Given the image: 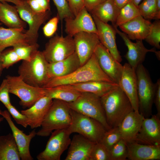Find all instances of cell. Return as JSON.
<instances>
[{
  "label": "cell",
  "mask_w": 160,
  "mask_h": 160,
  "mask_svg": "<svg viewBox=\"0 0 160 160\" xmlns=\"http://www.w3.org/2000/svg\"><path fill=\"white\" fill-rule=\"evenodd\" d=\"M92 81L114 82L101 69L94 53L85 64L74 72L66 76L50 79L43 88H51Z\"/></svg>",
  "instance_id": "cell-1"
},
{
  "label": "cell",
  "mask_w": 160,
  "mask_h": 160,
  "mask_svg": "<svg viewBox=\"0 0 160 160\" xmlns=\"http://www.w3.org/2000/svg\"><path fill=\"white\" fill-rule=\"evenodd\" d=\"M100 97L111 128L118 127L125 116L134 111L129 99L119 86Z\"/></svg>",
  "instance_id": "cell-2"
},
{
  "label": "cell",
  "mask_w": 160,
  "mask_h": 160,
  "mask_svg": "<svg viewBox=\"0 0 160 160\" xmlns=\"http://www.w3.org/2000/svg\"><path fill=\"white\" fill-rule=\"evenodd\" d=\"M48 63L42 52L38 50L30 60L23 61L18 68L19 76L28 84L43 88L49 80Z\"/></svg>",
  "instance_id": "cell-3"
},
{
  "label": "cell",
  "mask_w": 160,
  "mask_h": 160,
  "mask_svg": "<svg viewBox=\"0 0 160 160\" xmlns=\"http://www.w3.org/2000/svg\"><path fill=\"white\" fill-rule=\"evenodd\" d=\"M70 108L67 103L53 99L41 126L36 135L42 137L49 135L53 131L68 128L72 123Z\"/></svg>",
  "instance_id": "cell-4"
},
{
  "label": "cell",
  "mask_w": 160,
  "mask_h": 160,
  "mask_svg": "<svg viewBox=\"0 0 160 160\" xmlns=\"http://www.w3.org/2000/svg\"><path fill=\"white\" fill-rule=\"evenodd\" d=\"M72 123L67 128L71 134L77 133L95 143L101 142L106 130L97 120L70 108Z\"/></svg>",
  "instance_id": "cell-5"
},
{
  "label": "cell",
  "mask_w": 160,
  "mask_h": 160,
  "mask_svg": "<svg viewBox=\"0 0 160 160\" xmlns=\"http://www.w3.org/2000/svg\"><path fill=\"white\" fill-rule=\"evenodd\" d=\"M137 81V95L139 112L145 118L152 114L155 92V85L149 74L143 64L136 69Z\"/></svg>",
  "instance_id": "cell-6"
},
{
  "label": "cell",
  "mask_w": 160,
  "mask_h": 160,
  "mask_svg": "<svg viewBox=\"0 0 160 160\" xmlns=\"http://www.w3.org/2000/svg\"><path fill=\"white\" fill-rule=\"evenodd\" d=\"M67 103L71 109L97 120L107 130L111 129L107 122L100 97L90 93L81 92L76 100Z\"/></svg>",
  "instance_id": "cell-7"
},
{
  "label": "cell",
  "mask_w": 160,
  "mask_h": 160,
  "mask_svg": "<svg viewBox=\"0 0 160 160\" xmlns=\"http://www.w3.org/2000/svg\"><path fill=\"white\" fill-rule=\"evenodd\" d=\"M6 79L9 85V93L15 95L20 98V104L24 108L30 107L37 101L45 96L44 88L30 85L19 76L8 75Z\"/></svg>",
  "instance_id": "cell-8"
},
{
  "label": "cell",
  "mask_w": 160,
  "mask_h": 160,
  "mask_svg": "<svg viewBox=\"0 0 160 160\" xmlns=\"http://www.w3.org/2000/svg\"><path fill=\"white\" fill-rule=\"evenodd\" d=\"M75 52L73 37L56 35L49 39L42 52L47 61L50 63L64 60Z\"/></svg>",
  "instance_id": "cell-9"
},
{
  "label": "cell",
  "mask_w": 160,
  "mask_h": 160,
  "mask_svg": "<svg viewBox=\"0 0 160 160\" xmlns=\"http://www.w3.org/2000/svg\"><path fill=\"white\" fill-rule=\"evenodd\" d=\"M71 134L67 128L53 131L44 150L36 157L38 160H60L61 155L69 146Z\"/></svg>",
  "instance_id": "cell-10"
},
{
  "label": "cell",
  "mask_w": 160,
  "mask_h": 160,
  "mask_svg": "<svg viewBox=\"0 0 160 160\" xmlns=\"http://www.w3.org/2000/svg\"><path fill=\"white\" fill-rule=\"evenodd\" d=\"M15 6L21 18L28 25L26 34L37 42L38 30L41 25L49 18L50 10L43 13L35 12L30 8L26 0H24L21 4Z\"/></svg>",
  "instance_id": "cell-11"
},
{
  "label": "cell",
  "mask_w": 160,
  "mask_h": 160,
  "mask_svg": "<svg viewBox=\"0 0 160 160\" xmlns=\"http://www.w3.org/2000/svg\"><path fill=\"white\" fill-rule=\"evenodd\" d=\"M94 53L103 71L113 82L118 84L123 65L100 42L97 46Z\"/></svg>",
  "instance_id": "cell-12"
},
{
  "label": "cell",
  "mask_w": 160,
  "mask_h": 160,
  "mask_svg": "<svg viewBox=\"0 0 160 160\" xmlns=\"http://www.w3.org/2000/svg\"><path fill=\"white\" fill-rule=\"evenodd\" d=\"M116 33L122 38L128 51L124 55L128 64L136 70L138 66L145 60L146 55L148 52H153L156 55L159 51H156L155 48L150 49L146 48L144 46L142 40H137L136 42H132L127 35L118 29L117 27L113 26Z\"/></svg>",
  "instance_id": "cell-13"
},
{
  "label": "cell",
  "mask_w": 160,
  "mask_h": 160,
  "mask_svg": "<svg viewBox=\"0 0 160 160\" xmlns=\"http://www.w3.org/2000/svg\"><path fill=\"white\" fill-rule=\"evenodd\" d=\"M144 118L134 142L160 145V116L157 114Z\"/></svg>",
  "instance_id": "cell-14"
},
{
  "label": "cell",
  "mask_w": 160,
  "mask_h": 160,
  "mask_svg": "<svg viewBox=\"0 0 160 160\" xmlns=\"http://www.w3.org/2000/svg\"><path fill=\"white\" fill-rule=\"evenodd\" d=\"M118 85L129 99L133 110L139 111L137 81L136 70L128 63L123 65Z\"/></svg>",
  "instance_id": "cell-15"
},
{
  "label": "cell",
  "mask_w": 160,
  "mask_h": 160,
  "mask_svg": "<svg viewBox=\"0 0 160 160\" xmlns=\"http://www.w3.org/2000/svg\"><path fill=\"white\" fill-rule=\"evenodd\" d=\"M65 31L72 37L81 32H88L97 34L96 27L93 17L85 7L74 17L64 19Z\"/></svg>",
  "instance_id": "cell-16"
},
{
  "label": "cell",
  "mask_w": 160,
  "mask_h": 160,
  "mask_svg": "<svg viewBox=\"0 0 160 160\" xmlns=\"http://www.w3.org/2000/svg\"><path fill=\"white\" fill-rule=\"evenodd\" d=\"M73 37L75 52L81 66L92 57L100 41L97 34L92 33L81 32L75 34Z\"/></svg>",
  "instance_id": "cell-17"
},
{
  "label": "cell",
  "mask_w": 160,
  "mask_h": 160,
  "mask_svg": "<svg viewBox=\"0 0 160 160\" xmlns=\"http://www.w3.org/2000/svg\"><path fill=\"white\" fill-rule=\"evenodd\" d=\"M92 16L97 30V35L100 42L107 49L115 59L121 63L122 59L116 42V32L113 26L104 23L93 15Z\"/></svg>",
  "instance_id": "cell-18"
},
{
  "label": "cell",
  "mask_w": 160,
  "mask_h": 160,
  "mask_svg": "<svg viewBox=\"0 0 160 160\" xmlns=\"http://www.w3.org/2000/svg\"><path fill=\"white\" fill-rule=\"evenodd\" d=\"M2 116L6 119L12 130L19 150L21 160H33V158L30 152V145L31 140L36 135L35 129L26 135L15 125L8 111H2Z\"/></svg>",
  "instance_id": "cell-19"
},
{
  "label": "cell",
  "mask_w": 160,
  "mask_h": 160,
  "mask_svg": "<svg viewBox=\"0 0 160 160\" xmlns=\"http://www.w3.org/2000/svg\"><path fill=\"white\" fill-rule=\"evenodd\" d=\"M26 31H24V28L0 27V52L8 47L37 43L26 34Z\"/></svg>",
  "instance_id": "cell-20"
},
{
  "label": "cell",
  "mask_w": 160,
  "mask_h": 160,
  "mask_svg": "<svg viewBox=\"0 0 160 160\" xmlns=\"http://www.w3.org/2000/svg\"><path fill=\"white\" fill-rule=\"evenodd\" d=\"M52 101L53 99L45 96L28 109L21 111L27 118L28 125L31 129L41 126Z\"/></svg>",
  "instance_id": "cell-21"
},
{
  "label": "cell",
  "mask_w": 160,
  "mask_h": 160,
  "mask_svg": "<svg viewBox=\"0 0 160 160\" xmlns=\"http://www.w3.org/2000/svg\"><path fill=\"white\" fill-rule=\"evenodd\" d=\"M144 118L139 111H133L125 116L119 126L121 139L126 144L134 142Z\"/></svg>",
  "instance_id": "cell-22"
},
{
  "label": "cell",
  "mask_w": 160,
  "mask_h": 160,
  "mask_svg": "<svg viewBox=\"0 0 160 160\" xmlns=\"http://www.w3.org/2000/svg\"><path fill=\"white\" fill-rule=\"evenodd\" d=\"M152 24L148 20L140 15L119 27L130 39L143 40L150 33Z\"/></svg>",
  "instance_id": "cell-23"
},
{
  "label": "cell",
  "mask_w": 160,
  "mask_h": 160,
  "mask_svg": "<svg viewBox=\"0 0 160 160\" xmlns=\"http://www.w3.org/2000/svg\"><path fill=\"white\" fill-rule=\"evenodd\" d=\"M80 135H74L69 146L65 160H89L95 144Z\"/></svg>",
  "instance_id": "cell-24"
},
{
  "label": "cell",
  "mask_w": 160,
  "mask_h": 160,
  "mask_svg": "<svg viewBox=\"0 0 160 160\" xmlns=\"http://www.w3.org/2000/svg\"><path fill=\"white\" fill-rule=\"evenodd\" d=\"M80 66V61L76 52L64 60L49 63L48 74L49 80L68 75Z\"/></svg>",
  "instance_id": "cell-25"
},
{
  "label": "cell",
  "mask_w": 160,
  "mask_h": 160,
  "mask_svg": "<svg viewBox=\"0 0 160 160\" xmlns=\"http://www.w3.org/2000/svg\"><path fill=\"white\" fill-rule=\"evenodd\" d=\"M127 159L130 160H159L160 145H151L136 142L127 144Z\"/></svg>",
  "instance_id": "cell-26"
},
{
  "label": "cell",
  "mask_w": 160,
  "mask_h": 160,
  "mask_svg": "<svg viewBox=\"0 0 160 160\" xmlns=\"http://www.w3.org/2000/svg\"><path fill=\"white\" fill-rule=\"evenodd\" d=\"M62 86L73 89L80 92L92 93L100 97L119 85L114 82L92 81Z\"/></svg>",
  "instance_id": "cell-27"
},
{
  "label": "cell",
  "mask_w": 160,
  "mask_h": 160,
  "mask_svg": "<svg viewBox=\"0 0 160 160\" xmlns=\"http://www.w3.org/2000/svg\"><path fill=\"white\" fill-rule=\"evenodd\" d=\"M0 21L10 28H24L26 23L20 17L15 6L0 1Z\"/></svg>",
  "instance_id": "cell-28"
},
{
  "label": "cell",
  "mask_w": 160,
  "mask_h": 160,
  "mask_svg": "<svg viewBox=\"0 0 160 160\" xmlns=\"http://www.w3.org/2000/svg\"><path fill=\"white\" fill-rule=\"evenodd\" d=\"M120 10L113 0H106L95 6L90 12L101 21L105 23L111 22L114 25Z\"/></svg>",
  "instance_id": "cell-29"
},
{
  "label": "cell",
  "mask_w": 160,
  "mask_h": 160,
  "mask_svg": "<svg viewBox=\"0 0 160 160\" xmlns=\"http://www.w3.org/2000/svg\"><path fill=\"white\" fill-rule=\"evenodd\" d=\"M21 160L12 134L0 136V160Z\"/></svg>",
  "instance_id": "cell-30"
},
{
  "label": "cell",
  "mask_w": 160,
  "mask_h": 160,
  "mask_svg": "<svg viewBox=\"0 0 160 160\" xmlns=\"http://www.w3.org/2000/svg\"><path fill=\"white\" fill-rule=\"evenodd\" d=\"M44 88L45 96L53 100H58L67 103L75 101L81 94L76 90L62 86Z\"/></svg>",
  "instance_id": "cell-31"
},
{
  "label": "cell",
  "mask_w": 160,
  "mask_h": 160,
  "mask_svg": "<svg viewBox=\"0 0 160 160\" xmlns=\"http://www.w3.org/2000/svg\"><path fill=\"white\" fill-rule=\"evenodd\" d=\"M141 15L137 7L131 1L120 9L115 25L116 27Z\"/></svg>",
  "instance_id": "cell-32"
},
{
  "label": "cell",
  "mask_w": 160,
  "mask_h": 160,
  "mask_svg": "<svg viewBox=\"0 0 160 160\" xmlns=\"http://www.w3.org/2000/svg\"><path fill=\"white\" fill-rule=\"evenodd\" d=\"M39 47L37 43L28 45L17 46L13 48L21 60L28 61L30 60L38 51Z\"/></svg>",
  "instance_id": "cell-33"
},
{
  "label": "cell",
  "mask_w": 160,
  "mask_h": 160,
  "mask_svg": "<svg viewBox=\"0 0 160 160\" xmlns=\"http://www.w3.org/2000/svg\"><path fill=\"white\" fill-rule=\"evenodd\" d=\"M111 160H125L128 151L126 143L122 139L114 144L110 150Z\"/></svg>",
  "instance_id": "cell-34"
},
{
  "label": "cell",
  "mask_w": 160,
  "mask_h": 160,
  "mask_svg": "<svg viewBox=\"0 0 160 160\" xmlns=\"http://www.w3.org/2000/svg\"><path fill=\"white\" fill-rule=\"evenodd\" d=\"M121 139V134L117 127L106 130L100 142L110 151L111 148Z\"/></svg>",
  "instance_id": "cell-35"
},
{
  "label": "cell",
  "mask_w": 160,
  "mask_h": 160,
  "mask_svg": "<svg viewBox=\"0 0 160 160\" xmlns=\"http://www.w3.org/2000/svg\"><path fill=\"white\" fill-rule=\"evenodd\" d=\"M89 160H111L109 150L101 142L95 143Z\"/></svg>",
  "instance_id": "cell-36"
},
{
  "label": "cell",
  "mask_w": 160,
  "mask_h": 160,
  "mask_svg": "<svg viewBox=\"0 0 160 160\" xmlns=\"http://www.w3.org/2000/svg\"><path fill=\"white\" fill-rule=\"evenodd\" d=\"M152 23L151 31L145 40L150 45L160 49V20H156Z\"/></svg>",
  "instance_id": "cell-37"
},
{
  "label": "cell",
  "mask_w": 160,
  "mask_h": 160,
  "mask_svg": "<svg viewBox=\"0 0 160 160\" xmlns=\"http://www.w3.org/2000/svg\"><path fill=\"white\" fill-rule=\"evenodd\" d=\"M0 59L4 69L8 68L21 60L13 48L1 52Z\"/></svg>",
  "instance_id": "cell-38"
},
{
  "label": "cell",
  "mask_w": 160,
  "mask_h": 160,
  "mask_svg": "<svg viewBox=\"0 0 160 160\" xmlns=\"http://www.w3.org/2000/svg\"><path fill=\"white\" fill-rule=\"evenodd\" d=\"M156 0H144L137 6L140 15L145 19L150 20L156 7Z\"/></svg>",
  "instance_id": "cell-39"
},
{
  "label": "cell",
  "mask_w": 160,
  "mask_h": 160,
  "mask_svg": "<svg viewBox=\"0 0 160 160\" xmlns=\"http://www.w3.org/2000/svg\"><path fill=\"white\" fill-rule=\"evenodd\" d=\"M52 0L57 8V15L61 21L67 18L75 17L69 9L67 0Z\"/></svg>",
  "instance_id": "cell-40"
},
{
  "label": "cell",
  "mask_w": 160,
  "mask_h": 160,
  "mask_svg": "<svg viewBox=\"0 0 160 160\" xmlns=\"http://www.w3.org/2000/svg\"><path fill=\"white\" fill-rule=\"evenodd\" d=\"M6 107L17 124L21 125L25 128L28 126L26 117L21 113H20L11 104Z\"/></svg>",
  "instance_id": "cell-41"
},
{
  "label": "cell",
  "mask_w": 160,
  "mask_h": 160,
  "mask_svg": "<svg viewBox=\"0 0 160 160\" xmlns=\"http://www.w3.org/2000/svg\"><path fill=\"white\" fill-rule=\"evenodd\" d=\"M59 20V18L57 15L56 16L50 19L44 25L43 28V31L46 37H51L55 33Z\"/></svg>",
  "instance_id": "cell-42"
},
{
  "label": "cell",
  "mask_w": 160,
  "mask_h": 160,
  "mask_svg": "<svg viewBox=\"0 0 160 160\" xmlns=\"http://www.w3.org/2000/svg\"><path fill=\"white\" fill-rule=\"evenodd\" d=\"M9 85L7 79H4L0 86V101L5 107L11 104L9 93Z\"/></svg>",
  "instance_id": "cell-43"
},
{
  "label": "cell",
  "mask_w": 160,
  "mask_h": 160,
  "mask_svg": "<svg viewBox=\"0 0 160 160\" xmlns=\"http://www.w3.org/2000/svg\"><path fill=\"white\" fill-rule=\"evenodd\" d=\"M69 9L74 17L85 7L84 0H67Z\"/></svg>",
  "instance_id": "cell-44"
},
{
  "label": "cell",
  "mask_w": 160,
  "mask_h": 160,
  "mask_svg": "<svg viewBox=\"0 0 160 160\" xmlns=\"http://www.w3.org/2000/svg\"><path fill=\"white\" fill-rule=\"evenodd\" d=\"M155 92L153 103L157 111V114L160 116V79H158L155 83Z\"/></svg>",
  "instance_id": "cell-45"
},
{
  "label": "cell",
  "mask_w": 160,
  "mask_h": 160,
  "mask_svg": "<svg viewBox=\"0 0 160 160\" xmlns=\"http://www.w3.org/2000/svg\"><path fill=\"white\" fill-rule=\"evenodd\" d=\"M26 1L30 8L35 12L37 13H43L47 12L35 0Z\"/></svg>",
  "instance_id": "cell-46"
},
{
  "label": "cell",
  "mask_w": 160,
  "mask_h": 160,
  "mask_svg": "<svg viewBox=\"0 0 160 160\" xmlns=\"http://www.w3.org/2000/svg\"><path fill=\"white\" fill-rule=\"evenodd\" d=\"M106 0H84L85 7L90 12L95 6Z\"/></svg>",
  "instance_id": "cell-47"
},
{
  "label": "cell",
  "mask_w": 160,
  "mask_h": 160,
  "mask_svg": "<svg viewBox=\"0 0 160 160\" xmlns=\"http://www.w3.org/2000/svg\"><path fill=\"white\" fill-rule=\"evenodd\" d=\"M160 19V0H156V7L155 11L151 15L150 20H159Z\"/></svg>",
  "instance_id": "cell-48"
},
{
  "label": "cell",
  "mask_w": 160,
  "mask_h": 160,
  "mask_svg": "<svg viewBox=\"0 0 160 160\" xmlns=\"http://www.w3.org/2000/svg\"><path fill=\"white\" fill-rule=\"evenodd\" d=\"M46 11L50 10V0H35Z\"/></svg>",
  "instance_id": "cell-49"
},
{
  "label": "cell",
  "mask_w": 160,
  "mask_h": 160,
  "mask_svg": "<svg viewBox=\"0 0 160 160\" xmlns=\"http://www.w3.org/2000/svg\"><path fill=\"white\" fill-rule=\"evenodd\" d=\"M113 0L116 6L120 9L131 1V0Z\"/></svg>",
  "instance_id": "cell-50"
},
{
  "label": "cell",
  "mask_w": 160,
  "mask_h": 160,
  "mask_svg": "<svg viewBox=\"0 0 160 160\" xmlns=\"http://www.w3.org/2000/svg\"><path fill=\"white\" fill-rule=\"evenodd\" d=\"M23 1L24 0H0V1L11 2L15 4V5H17L22 4Z\"/></svg>",
  "instance_id": "cell-51"
},
{
  "label": "cell",
  "mask_w": 160,
  "mask_h": 160,
  "mask_svg": "<svg viewBox=\"0 0 160 160\" xmlns=\"http://www.w3.org/2000/svg\"><path fill=\"white\" fill-rule=\"evenodd\" d=\"M142 0H131V1L137 7Z\"/></svg>",
  "instance_id": "cell-52"
},
{
  "label": "cell",
  "mask_w": 160,
  "mask_h": 160,
  "mask_svg": "<svg viewBox=\"0 0 160 160\" xmlns=\"http://www.w3.org/2000/svg\"><path fill=\"white\" fill-rule=\"evenodd\" d=\"M3 69L4 68H3V67L2 66L1 63L0 59V76H1V75L2 73V71Z\"/></svg>",
  "instance_id": "cell-53"
},
{
  "label": "cell",
  "mask_w": 160,
  "mask_h": 160,
  "mask_svg": "<svg viewBox=\"0 0 160 160\" xmlns=\"http://www.w3.org/2000/svg\"><path fill=\"white\" fill-rule=\"evenodd\" d=\"M4 119V118L3 117H0V123Z\"/></svg>",
  "instance_id": "cell-54"
},
{
  "label": "cell",
  "mask_w": 160,
  "mask_h": 160,
  "mask_svg": "<svg viewBox=\"0 0 160 160\" xmlns=\"http://www.w3.org/2000/svg\"><path fill=\"white\" fill-rule=\"evenodd\" d=\"M2 111L0 109V115L2 116Z\"/></svg>",
  "instance_id": "cell-55"
},
{
  "label": "cell",
  "mask_w": 160,
  "mask_h": 160,
  "mask_svg": "<svg viewBox=\"0 0 160 160\" xmlns=\"http://www.w3.org/2000/svg\"><path fill=\"white\" fill-rule=\"evenodd\" d=\"M1 23H0V25H1Z\"/></svg>",
  "instance_id": "cell-56"
}]
</instances>
